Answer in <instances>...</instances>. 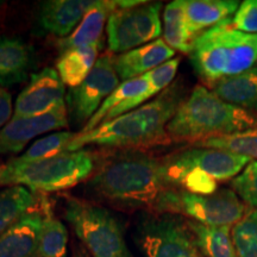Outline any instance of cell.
I'll use <instances>...</instances> for the list:
<instances>
[{
    "mask_svg": "<svg viewBox=\"0 0 257 257\" xmlns=\"http://www.w3.org/2000/svg\"><path fill=\"white\" fill-rule=\"evenodd\" d=\"M5 167H6L5 163H3L2 161H0V178H2L3 173H4V170H5Z\"/></svg>",
    "mask_w": 257,
    "mask_h": 257,
    "instance_id": "cell-35",
    "label": "cell"
},
{
    "mask_svg": "<svg viewBox=\"0 0 257 257\" xmlns=\"http://www.w3.org/2000/svg\"><path fill=\"white\" fill-rule=\"evenodd\" d=\"M40 194L23 186L0 189V237L37 205Z\"/></svg>",
    "mask_w": 257,
    "mask_h": 257,
    "instance_id": "cell-24",
    "label": "cell"
},
{
    "mask_svg": "<svg viewBox=\"0 0 257 257\" xmlns=\"http://www.w3.org/2000/svg\"><path fill=\"white\" fill-rule=\"evenodd\" d=\"M63 213L91 257H135L120 220L106 206L88 199L67 197Z\"/></svg>",
    "mask_w": 257,
    "mask_h": 257,
    "instance_id": "cell-6",
    "label": "cell"
},
{
    "mask_svg": "<svg viewBox=\"0 0 257 257\" xmlns=\"http://www.w3.org/2000/svg\"><path fill=\"white\" fill-rule=\"evenodd\" d=\"M94 0H49L42 3L38 10V24L51 35L68 37L82 21Z\"/></svg>",
    "mask_w": 257,
    "mask_h": 257,
    "instance_id": "cell-18",
    "label": "cell"
},
{
    "mask_svg": "<svg viewBox=\"0 0 257 257\" xmlns=\"http://www.w3.org/2000/svg\"><path fill=\"white\" fill-rule=\"evenodd\" d=\"M74 136L75 134L70 131H57V133L47 135L35 141L28 148L27 152L11 161L16 163H30L67 153V148L72 142Z\"/></svg>",
    "mask_w": 257,
    "mask_h": 257,
    "instance_id": "cell-28",
    "label": "cell"
},
{
    "mask_svg": "<svg viewBox=\"0 0 257 257\" xmlns=\"http://www.w3.org/2000/svg\"><path fill=\"white\" fill-rule=\"evenodd\" d=\"M66 104V88L56 69H42L32 73L30 81L17 96L14 117H34L46 114Z\"/></svg>",
    "mask_w": 257,
    "mask_h": 257,
    "instance_id": "cell-12",
    "label": "cell"
},
{
    "mask_svg": "<svg viewBox=\"0 0 257 257\" xmlns=\"http://www.w3.org/2000/svg\"><path fill=\"white\" fill-rule=\"evenodd\" d=\"M251 162L248 157L212 148L185 147L162 157L166 180L170 176L191 169L206 173L218 182L233 180Z\"/></svg>",
    "mask_w": 257,
    "mask_h": 257,
    "instance_id": "cell-11",
    "label": "cell"
},
{
    "mask_svg": "<svg viewBox=\"0 0 257 257\" xmlns=\"http://www.w3.org/2000/svg\"><path fill=\"white\" fill-rule=\"evenodd\" d=\"M155 95L149 82L143 76L120 82V85L106 98L95 114L86 123L80 134L88 133L99 125L107 123L119 115L142 106L147 100Z\"/></svg>",
    "mask_w": 257,
    "mask_h": 257,
    "instance_id": "cell-14",
    "label": "cell"
},
{
    "mask_svg": "<svg viewBox=\"0 0 257 257\" xmlns=\"http://www.w3.org/2000/svg\"><path fill=\"white\" fill-rule=\"evenodd\" d=\"M179 64L180 57H175V59H172L162 63L161 66L156 67L155 69L150 70L149 73L144 75V78L149 82L150 88H152L154 94H160L161 92L165 91L166 88H168L174 82Z\"/></svg>",
    "mask_w": 257,
    "mask_h": 257,
    "instance_id": "cell-31",
    "label": "cell"
},
{
    "mask_svg": "<svg viewBox=\"0 0 257 257\" xmlns=\"http://www.w3.org/2000/svg\"><path fill=\"white\" fill-rule=\"evenodd\" d=\"M175 55L163 38L150 42L136 49L113 55V66L120 81H127L146 75Z\"/></svg>",
    "mask_w": 257,
    "mask_h": 257,
    "instance_id": "cell-17",
    "label": "cell"
},
{
    "mask_svg": "<svg viewBox=\"0 0 257 257\" xmlns=\"http://www.w3.org/2000/svg\"><path fill=\"white\" fill-rule=\"evenodd\" d=\"M72 257H91V256H89L87 250L83 248L82 244L80 243V244H76V245L74 246Z\"/></svg>",
    "mask_w": 257,
    "mask_h": 257,
    "instance_id": "cell-34",
    "label": "cell"
},
{
    "mask_svg": "<svg viewBox=\"0 0 257 257\" xmlns=\"http://www.w3.org/2000/svg\"><path fill=\"white\" fill-rule=\"evenodd\" d=\"M205 257H238L231 238V226H208L187 219Z\"/></svg>",
    "mask_w": 257,
    "mask_h": 257,
    "instance_id": "cell-26",
    "label": "cell"
},
{
    "mask_svg": "<svg viewBox=\"0 0 257 257\" xmlns=\"http://www.w3.org/2000/svg\"><path fill=\"white\" fill-rule=\"evenodd\" d=\"M86 191L96 201L124 211L156 213L161 198L173 188L161 157L144 149L95 150V167Z\"/></svg>",
    "mask_w": 257,
    "mask_h": 257,
    "instance_id": "cell-1",
    "label": "cell"
},
{
    "mask_svg": "<svg viewBox=\"0 0 257 257\" xmlns=\"http://www.w3.org/2000/svg\"><path fill=\"white\" fill-rule=\"evenodd\" d=\"M101 48L100 41L92 46L74 48L61 53L56 62V70L64 85L73 88L85 81L94 68Z\"/></svg>",
    "mask_w": 257,
    "mask_h": 257,
    "instance_id": "cell-22",
    "label": "cell"
},
{
    "mask_svg": "<svg viewBox=\"0 0 257 257\" xmlns=\"http://www.w3.org/2000/svg\"><path fill=\"white\" fill-rule=\"evenodd\" d=\"M248 208L232 189L220 188L207 195L170 188L161 198L156 213H172L208 226H233Z\"/></svg>",
    "mask_w": 257,
    "mask_h": 257,
    "instance_id": "cell-8",
    "label": "cell"
},
{
    "mask_svg": "<svg viewBox=\"0 0 257 257\" xmlns=\"http://www.w3.org/2000/svg\"><path fill=\"white\" fill-rule=\"evenodd\" d=\"M68 127L69 118L66 104L42 115L12 117L0 128V155L22 152L30 141L41 135Z\"/></svg>",
    "mask_w": 257,
    "mask_h": 257,
    "instance_id": "cell-13",
    "label": "cell"
},
{
    "mask_svg": "<svg viewBox=\"0 0 257 257\" xmlns=\"http://www.w3.org/2000/svg\"><path fill=\"white\" fill-rule=\"evenodd\" d=\"M32 64L34 53L30 46L17 37H0V87L25 81Z\"/></svg>",
    "mask_w": 257,
    "mask_h": 257,
    "instance_id": "cell-20",
    "label": "cell"
},
{
    "mask_svg": "<svg viewBox=\"0 0 257 257\" xmlns=\"http://www.w3.org/2000/svg\"><path fill=\"white\" fill-rule=\"evenodd\" d=\"M43 223V205L40 194L37 205L27 212L0 237V257H41L40 233Z\"/></svg>",
    "mask_w": 257,
    "mask_h": 257,
    "instance_id": "cell-15",
    "label": "cell"
},
{
    "mask_svg": "<svg viewBox=\"0 0 257 257\" xmlns=\"http://www.w3.org/2000/svg\"><path fill=\"white\" fill-rule=\"evenodd\" d=\"M143 257H205L186 218L143 212L134 231Z\"/></svg>",
    "mask_w": 257,
    "mask_h": 257,
    "instance_id": "cell-7",
    "label": "cell"
},
{
    "mask_svg": "<svg viewBox=\"0 0 257 257\" xmlns=\"http://www.w3.org/2000/svg\"><path fill=\"white\" fill-rule=\"evenodd\" d=\"M95 167V152H67L30 163H6L0 186H23L37 194L66 191L87 181Z\"/></svg>",
    "mask_w": 257,
    "mask_h": 257,
    "instance_id": "cell-5",
    "label": "cell"
},
{
    "mask_svg": "<svg viewBox=\"0 0 257 257\" xmlns=\"http://www.w3.org/2000/svg\"><path fill=\"white\" fill-rule=\"evenodd\" d=\"M163 40L173 50L188 55L192 51L194 38L189 34L186 22L185 0H175L165 8Z\"/></svg>",
    "mask_w": 257,
    "mask_h": 257,
    "instance_id": "cell-25",
    "label": "cell"
},
{
    "mask_svg": "<svg viewBox=\"0 0 257 257\" xmlns=\"http://www.w3.org/2000/svg\"><path fill=\"white\" fill-rule=\"evenodd\" d=\"M191 146L220 149L257 161V126L225 136L208 138Z\"/></svg>",
    "mask_w": 257,
    "mask_h": 257,
    "instance_id": "cell-27",
    "label": "cell"
},
{
    "mask_svg": "<svg viewBox=\"0 0 257 257\" xmlns=\"http://www.w3.org/2000/svg\"><path fill=\"white\" fill-rule=\"evenodd\" d=\"M142 0H94V4L86 12L82 21L68 37L59 41L60 54L63 51L98 43L108 18L115 10L138 5Z\"/></svg>",
    "mask_w": 257,
    "mask_h": 257,
    "instance_id": "cell-16",
    "label": "cell"
},
{
    "mask_svg": "<svg viewBox=\"0 0 257 257\" xmlns=\"http://www.w3.org/2000/svg\"><path fill=\"white\" fill-rule=\"evenodd\" d=\"M231 238L238 257H257V210H246L242 219L231 226Z\"/></svg>",
    "mask_w": 257,
    "mask_h": 257,
    "instance_id": "cell-29",
    "label": "cell"
},
{
    "mask_svg": "<svg viewBox=\"0 0 257 257\" xmlns=\"http://www.w3.org/2000/svg\"><path fill=\"white\" fill-rule=\"evenodd\" d=\"M112 57L113 55L110 53L99 56L85 81L76 87L69 88L67 93L68 118L81 128L95 114L106 98L120 85L121 81L115 72Z\"/></svg>",
    "mask_w": 257,
    "mask_h": 257,
    "instance_id": "cell-10",
    "label": "cell"
},
{
    "mask_svg": "<svg viewBox=\"0 0 257 257\" xmlns=\"http://www.w3.org/2000/svg\"><path fill=\"white\" fill-rule=\"evenodd\" d=\"M257 126V113L227 104L204 85H197L167 126L172 142L191 144Z\"/></svg>",
    "mask_w": 257,
    "mask_h": 257,
    "instance_id": "cell-3",
    "label": "cell"
},
{
    "mask_svg": "<svg viewBox=\"0 0 257 257\" xmlns=\"http://www.w3.org/2000/svg\"><path fill=\"white\" fill-rule=\"evenodd\" d=\"M0 6H2V3H0Z\"/></svg>",
    "mask_w": 257,
    "mask_h": 257,
    "instance_id": "cell-36",
    "label": "cell"
},
{
    "mask_svg": "<svg viewBox=\"0 0 257 257\" xmlns=\"http://www.w3.org/2000/svg\"><path fill=\"white\" fill-rule=\"evenodd\" d=\"M42 195L43 223L40 233L41 257H68L69 233L67 226L55 216L46 194Z\"/></svg>",
    "mask_w": 257,
    "mask_h": 257,
    "instance_id": "cell-23",
    "label": "cell"
},
{
    "mask_svg": "<svg viewBox=\"0 0 257 257\" xmlns=\"http://www.w3.org/2000/svg\"><path fill=\"white\" fill-rule=\"evenodd\" d=\"M239 5L236 0H185L186 22L191 36L195 40L208 29L229 21Z\"/></svg>",
    "mask_w": 257,
    "mask_h": 257,
    "instance_id": "cell-19",
    "label": "cell"
},
{
    "mask_svg": "<svg viewBox=\"0 0 257 257\" xmlns=\"http://www.w3.org/2000/svg\"><path fill=\"white\" fill-rule=\"evenodd\" d=\"M231 189L250 208L257 210V161H252L233 180Z\"/></svg>",
    "mask_w": 257,
    "mask_h": 257,
    "instance_id": "cell-30",
    "label": "cell"
},
{
    "mask_svg": "<svg viewBox=\"0 0 257 257\" xmlns=\"http://www.w3.org/2000/svg\"><path fill=\"white\" fill-rule=\"evenodd\" d=\"M208 89L227 104L257 113V64L238 75L220 80Z\"/></svg>",
    "mask_w": 257,
    "mask_h": 257,
    "instance_id": "cell-21",
    "label": "cell"
},
{
    "mask_svg": "<svg viewBox=\"0 0 257 257\" xmlns=\"http://www.w3.org/2000/svg\"><path fill=\"white\" fill-rule=\"evenodd\" d=\"M161 10L162 3L149 2L115 10L106 24L108 53L118 55L159 40Z\"/></svg>",
    "mask_w": 257,
    "mask_h": 257,
    "instance_id": "cell-9",
    "label": "cell"
},
{
    "mask_svg": "<svg viewBox=\"0 0 257 257\" xmlns=\"http://www.w3.org/2000/svg\"><path fill=\"white\" fill-rule=\"evenodd\" d=\"M182 82L174 81L153 100L99 125L88 133H76L67 152L94 146L101 149H144L172 144L167 126L185 100Z\"/></svg>",
    "mask_w": 257,
    "mask_h": 257,
    "instance_id": "cell-2",
    "label": "cell"
},
{
    "mask_svg": "<svg viewBox=\"0 0 257 257\" xmlns=\"http://www.w3.org/2000/svg\"><path fill=\"white\" fill-rule=\"evenodd\" d=\"M236 30L250 35H257V0H245L230 21Z\"/></svg>",
    "mask_w": 257,
    "mask_h": 257,
    "instance_id": "cell-32",
    "label": "cell"
},
{
    "mask_svg": "<svg viewBox=\"0 0 257 257\" xmlns=\"http://www.w3.org/2000/svg\"><path fill=\"white\" fill-rule=\"evenodd\" d=\"M12 111V96L5 88L0 87V128L8 123L11 118Z\"/></svg>",
    "mask_w": 257,
    "mask_h": 257,
    "instance_id": "cell-33",
    "label": "cell"
},
{
    "mask_svg": "<svg viewBox=\"0 0 257 257\" xmlns=\"http://www.w3.org/2000/svg\"><path fill=\"white\" fill-rule=\"evenodd\" d=\"M230 21L208 29L193 42L189 59L207 88L256 66L257 35L236 30Z\"/></svg>",
    "mask_w": 257,
    "mask_h": 257,
    "instance_id": "cell-4",
    "label": "cell"
}]
</instances>
